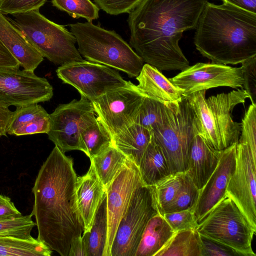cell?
I'll return each mask as SVG.
<instances>
[{
    "label": "cell",
    "mask_w": 256,
    "mask_h": 256,
    "mask_svg": "<svg viewBox=\"0 0 256 256\" xmlns=\"http://www.w3.org/2000/svg\"><path fill=\"white\" fill-rule=\"evenodd\" d=\"M50 114L40 104H34L16 107L12 112L7 127V134L20 136L48 134Z\"/></svg>",
    "instance_id": "21"
},
{
    "label": "cell",
    "mask_w": 256,
    "mask_h": 256,
    "mask_svg": "<svg viewBox=\"0 0 256 256\" xmlns=\"http://www.w3.org/2000/svg\"><path fill=\"white\" fill-rule=\"evenodd\" d=\"M50 114L49 140L64 153L72 150L82 152L80 132L96 118L92 102L81 96L79 100L58 105Z\"/></svg>",
    "instance_id": "11"
},
{
    "label": "cell",
    "mask_w": 256,
    "mask_h": 256,
    "mask_svg": "<svg viewBox=\"0 0 256 256\" xmlns=\"http://www.w3.org/2000/svg\"><path fill=\"white\" fill-rule=\"evenodd\" d=\"M223 3L238 7L247 11L256 13V0H222Z\"/></svg>",
    "instance_id": "46"
},
{
    "label": "cell",
    "mask_w": 256,
    "mask_h": 256,
    "mask_svg": "<svg viewBox=\"0 0 256 256\" xmlns=\"http://www.w3.org/2000/svg\"><path fill=\"white\" fill-rule=\"evenodd\" d=\"M139 90L146 95L162 102H174L182 97L183 90L176 86L160 70L148 64H144L136 77Z\"/></svg>",
    "instance_id": "22"
},
{
    "label": "cell",
    "mask_w": 256,
    "mask_h": 256,
    "mask_svg": "<svg viewBox=\"0 0 256 256\" xmlns=\"http://www.w3.org/2000/svg\"><path fill=\"white\" fill-rule=\"evenodd\" d=\"M8 107L0 100V138L7 136V127L12 113Z\"/></svg>",
    "instance_id": "45"
},
{
    "label": "cell",
    "mask_w": 256,
    "mask_h": 256,
    "mask_svg": "<svg viewBox=\"0 0 256 256\" xmlns=\"http://www.w3.org/2000/svg\"><path fill=\"white\" fill-rule=\"evenodd\" d=\"M222 150L214 149L198 133L194 136L186 172L200 190L216 168Z\"/></svg>",
    "instance_id": "20"
},
{
    "label": "cell",
    "mask_w": 256,
    "mask_h": 256,
    "mask_svg": "<svg viewBox=\"0 0 256 256\" xmlns=\"http://www.w3.org/2000/svg\"><path fill=\"white\" fill-rule=\"evenodd\" d=\"M0 40L24 70L34 72L44 57L0 12Z\"/></svg>",
    "instance_id": "18"
},
{
    "label": "cell",
    "mask_w": 256,
    "mask_h": 256,
    "mask_svg": "<svg viewBox=\"0 0 256 256\" xmlns=\"http://www.w3.org/2000/svg\"><path fill=\"white\" fill-rule=\"evenodd\" d=\"M202 256H246L239 251L199 234Z\"/></svg>",
    "instance_id": "38"
},
{
    "label": "cell",
    "mask_w": 256,
    "mask_h": 256,
    "mask_svg": "<svg viewBox=\"0 0 256 256\" xmlns=\"http://www.w3.org/2000/svg\"><path fill=\"white\" fill-rule=\"evenodd\" d=\"M198 232L244 254L256 256L252 247L256 228L233 200L225 196L198 222Z\"/></svg>",
    "instance_id": "8"
},
{
    "label": "cell",
    "mask_w": 256,
    "mask_h": 256,
    "mask_svg": "<svg viewBox=\"0 0 256 256\" xmlns=\"http://www.w3.org/2000/svg\"><path fill=\"white\" fill-rule=\"evenodd\" d=\"M155 256H202L199 233L196 229L175 232Z\"/></svg>",
    "instance_id": "27"
},
{
    "label": "cell",
    "mask_w": 256,
    "mask_h": 256,
    "mask_svg": "<svg viewBox=\"0 0 256 256\" xmlns=\"http://www.w3.org/2000/svg\"><path fill=\"white\" fill-rule=\"evenodd\" d=\"M87 242L84 235L74 238L72 242L68 256H87Z\"/></svg>",
    "instance_id": "44"
},
{
    "label": "cell",
    "mask_w": 256,
    "mask_h": 256,
    "mask_svg": "<svg viewBox=\"0 0 256 256\" xmlns=\"http://www.w3.org/2000/svg\"><path fill=\"white\" fill-rule=\"evenodd\" d=\"M256 160L249 146L238 142L236 165L226 194L232 198L256 228Z\"/></svg>",
    "instance_id": "16"
},
{
    "label": "cell",
    "mask_w": 256,
    "mask_h": 256,
    "mask_svg": "<svg viewBox=\"0 0 256 256\" xmlns=\"http://www.w3.org/2000/svg\"><path fill=\"white\" fill-rule=\"evenodd\" d=\"M77 176L72 158L56 146L41 166L32 192L38 238L61 256H68L73 239L84 224L76 196Z\"/></svg>",
    "instance_id": "2"
},
{
    "label": "cell",
    "mask_w": 256,
    "mask_h": 256,
    "mask_svg": "<svg viewBox=\"0 0 256 256\" xmlns=\"http://www.w3.org/2000/svg\"><path fill=\"white\" fill-rule=\"evenodd\" d=\"M105 192L106 187L90 162L87 173L82 176H78L76 186L77 204L84 226V232H90Z\"/></svg>",
    "instance_id": "19"
},
{
    "label": "cell",
    "mask_w": 256,
    "mask_h": 256,
    "mask_svg": "<svg viewBox=\"0 0 256 256\" xmlns=\"http://www.w3.org/2000/svg\"><path fill=\"white\" fill-rule=\"evenodd\" d=\"M199 194L200 190L186 172L182 188L172 202L166 207L163 214L194 208Z\"/></svg>",
    "instance_id": "34"
},
{
    "label": "cell",
    "mask_w": 256,
    "mask_h": 256,
    "mask_svg": "<svg viewBox=\"0 0 256 256\" xmlns=\"http://www.w3.org/2000/svg\"><path fill=\"white\" fill-rule=\"evenodd\" d=\"M242 64L243 88L248 96L252 104L256 106V56Z\"/></svg>",
    "instance_id": "39"
},
{
    "label": "cell",
    "mask_w": 256,
    "mask_h": 256,
    "mask_svg": "<svg viewBox=\"0 0 256 256\" xmlns=\"http://www.w3.org/2000/svg\"><path fill=\"white\" fill-rule=\"evenodd\" d=\"M208 0H142L128 14L130 44L148 64L160 70L189 66L178 42L196 28Z\"/></svg>",
    "instance_id": "1"
},
{
    "label": "cell",
    "mask_w": 256,
    "mask_h": 256,
    "mask_svg": "<svg viewBox=\"0 0 256 256\" xmlns=\"http://www.w3.org/2000/svg\"><path fill=\"white\" fill-rule=\"evenodd\" d=\"M80 140L82 152L90 159L112 144L110 133L97 117L80 132Z\"/></svg>",
    "instance_id": "30"
},
{
    "label": "cell",
    "mask_w": 256,
    "mask_h": 256,
    "mask_svg": "<svg viewBox=\"0 0 256 256\" xmlns=\"http://www.w3.org/2000/svg\"><path fill=\"white\" fill-rule=\"evenodd\" d=\"M152 132L170 173L186 172L190 146L198 132L194 114L186 96L176 102H164L162 119Z\"/></svg>",
    "instance_id": "6"
},
{
    "label": "cell",
    "mask_w": 256,
    "mask_h": 256,
    "mask_svg": "<svg viewBox=\"0 0 256 256\" xmlns=\"http://www.w3.org/2000/svg\"><path fill=\"white\" fill-rule=\"evenodd\" d=\"M174 232L163 216L156 214L148 221L134 256H155Z\"/></svg>",
    "instance_id": "23"
},
{
    "label": "cell",
    "mask_w": 256,
    "mask_h": 256,
    "mask_svg": "<svg viewBox=\"0 0 256 256\" xmlns=\"http://www.w3.org/2000/svg\"><path fill=\"white\" fill-rule=\"evenodd\" d=\"M241 123L238 142L247 144L256 160V106L251 104L246 111Z\"/></svg>",
    "instance_id": "36"
},
{
    "label": "cell",
    "mask_w": 256,
    "mask_h": 256,
    "mask_svg": "<svg viewBox=\"0 0 256 256\" xmlns=\"http://www.w3.org/2000/svg\"><path fill=\"white\" fill-rule=\"evenodd\" d=\"M47 0H0V12L14 14L39 10Z\"/></svg>",
    "instance_id": "40"
},
{
    "label": "cell",
    "mask_w": 256,
    "mask_h": 256,
    "mask_svg": "<svg viewBox=\"0 0 256 256\" xmlns=\"http://www.w3.org/2000/svg\"><path fill=\"white\" fill-rule=\"evenodd\" d=\"M20 64L0 40V69H19Z\"/></svg>",
    "instance_id": "43"
},
{
    "label": "cell",
    "mask_w": 256,
    "mask_h": 256,
    "mask_svg": "<svg viewBox=\"0 0 256 256\" xmlns=\"http://www.w3.org/2000/svg\"><path fill=\"white\" fill-rule=\"evenodd\" d=\"M237 144L222 150L216 168L200 190L194 208L198 222L225 196L235 168Z\"/></svg>",
    "instance_id": "17"
},
{
    "label": "cell",
    "mask_w": 256,
    "mask_h": 256,
    "mask_svg": "<svg viewBox=\"0 0 256 256\" xmlns=\"http://www.w3.org/2000/svg\"><path fill=\"white\" fill-rule=\"evenodd\" d=\"M98 7L110 15L128 13L142 0H93Z\"/></svg>",
    "instance_id": "41"
},
{
    "label": "cell",
    "mask_w": 256,
    "mask_h": 256,
    "mask_svg": "<svg viewBox=\"0 0 256 256\" xmlns=\"http://www.w3.org/2000/svg\"><path fill=\"white\" fill-rule=\"evenodd\" d=\"M36 226L32 216H22L18 218L0 220V236H12L24 238L32 236L31 232Z\"/></svg>",
    "instance_id": "35"
},
{
    "label": "cell",
    "mask_w": 256,
    "mask_h": 256,
    "mask_svg": "<svg viewBox=\"0 0 256 256\" xmlns=\"http://www.w3.org/2000/svg\"><path fill=\"white\" fill-rule=\"evenodd\" d=\"M206 90L186 97L195 116L198 134L214 149L222 150L238 142L241 123L232 117L234 108L248 98L244 88L206 98Z\"/></svg>",
    "instance_id": "4"
},
{
    "label": "cell",
    "mask_w": 256,
    "mask_h": 256,
    "mask_svg": "<svg viewBox=\"0 0 256 256\" xmlns=\"http://www.w3.org/2000/svg\"><path fill=\"white\" fill-rule=\"evenodd\" d=\"M52 6L74 18L92 22L99 17L100 8L90 0H52Z\"/></svg>",
    "instance_id": "32"
},
{
    "label": "cell",
    "mask_w": 256,
    "mask_h": 256,
    "mask_svg": "<svg viewBox=\"0 0 256 256\" xmlns=\"http://www.w3.org/2000/svg\"><path fill=\"white\" fill-rule=\"evenodd\" d=\"M22 216L10 198L0 194V220H10Z\"/></svg>",
    "instance_id": "42"
},
{
    "label": "cell",
    "mask_w": 256,
    "mask_h": 256,
    "mask_svg": "<svg viewBox=\"0 0 256 256\" xmlns=\"http://www.w3.org/2000/svg\"><path fill=\"white\" fill-rule=\"evenodd\" d=\"M144 185L138 166L127 158L111 182L106 186L107 199L108 236L104 256L110 250L119 222L126 213L136 190Z\"/></svg>",
    "instance_id": "14"
},
{
    "label": "cell",
    "mask_w": 256,
    "mask_h": 256,
    "mask_svg": "<svg viewBox=\"0 0 256 256\" xmlns=\"http://www.w3.org/2000/svg\"><path fill=\"white\" fill-rule=\"evenodd\" d=\"M145 186H151L170 173L166 160L152 136L138 166Z\"/></svg>",
    "instance_id": "25"
},
{
    "label": "cell",
    "mask_w": 256,
    "mask_h": 256,
    "mask_svg": "<svg viewBox=\"0 0 256 256\" xmlns=\"http://www.w3.org/2000/svg\"><path fill=\"white\" fill-rule=\"evenodd\" d=\"M127 158L112 143L90 160L98 177L106 187L113 180Z\"/></svg>",
    "instance_id": "29"
},
{
    "label": "cell",
    "mask_w": 256,
    "mask_h": 256,
    "mask_svg": "<svg viewBox=\"0 0 256 256\" xmlns=\"http://www.w3.org/2000/svg\"><path fill=\"white\" fill-rule=\"evenodd\" d=\"M158 213L150 186L142 185L138 188L119 222L110 256H134L148 221Z\"/></svg>",
    "instance_id": "9"
},
{
    "label": "cell",
    "mask_w": 256,
    "mask_h": 256,
    "mask_svg": "<svg viewBox=\"0 0 256 256\" xmlns=\"http://www.w3.org/2000/svg\"><path fill=\"white\" fill-rule=\"evenodd\" d=\"M12 16L7 18L44 58L60 66L83 60L73 34L64 26L46 18L39 10Z\"/></svg>",
    "instance_id": "7"
},
{
    "label": "cell",
    "mask_w": 256,
    "mask_h": 256,
    "mask_svg": "<svg viewBox=\"0 0 256 256\" xmlns=\"http://www.w3.org/2000/svg\"><path fill=\"white\" fill-rule=\"evenodd\" d=\"M146 96L130 81L128 84L112 90L91 102L97 118L109 132L112 139L134 124Z\"/></svg>",
    "instance_id": "12"
},
{
    "label": "cell",
    "mask_w": 256,
    "mask_h": 256,
    "mask_svg": "<svg viewBox=\"0 0 256 256\" xmlns=\"http://www.w3.org/2000/svg\"><path fill=\"white\" fill-rule=\"evenodd\" d=\"M78 51L88 61L102 64L136 77L144 61L114 30L94 24L92 22L70 24Z\"/></svg>",
    "instance_id": "5"
},
{
    "label": "cell",
    "mask_w": 256,
    "mask_h": 256,
    "mask_svg": "<svg viewBox=\"0 0 256 256\" xmlns=\"http://www.w3.org/2000/svg\"><path fill=\"white\" fill-rule=\"evenodd\" d=\"M162 216L174 232L196 229L198 224L194 208L166 212Z\"/></svg>",
    "instance_id": "37"
},
{
    "label": "cell",
    "mask_w": 256,
    "mask_h": 256,
    "mask_svg": "<svg viewBox=\"0 0 256 256\" xmlns=\"http://www.w3.org/2000/svg\"><path fill=\"white\" fill-rule=\"evenodd\" d=\"M168 80L174 85L183 90V96L219 86L243 88L241 66L232 67L213 62H198L189 66Z\"/></svg>",
    "instance_id": "15"
},
{
    "label": "cell",
    "mask_w": 256,
    "mask_h": 256,
    "mask_svg": "<svg viewBox=\"0 0 256 256\" xmlns=\"http://www.w3.org/2000/svg\"><path fill=\"white\" fill-rule=\"evenodd\" d=\"M164 102L146 96L139 107L134 124L152 131L162 119Z\"/></svg>",
    "instance_id": "33"
},
{
    "label": "cell",
    "mask_w": 256,
    "mask_h": 256,
    "mask_svg": "<svg viewBox=\"0 0 256 256\" xmlns=\"http://www.w3.org/2000/svg\"><path fill=\"white\" fill-rule=\"evenodd\" d=\"M185 172L172 173L150 186L160 214L174 200L184 183Z\"/></svg>",
    "instance_id": "31"
},
{
    "label": "cell",
    "mask_w": 256,
    "mask_h": 256,
    "mask_svg": "<svg viewBox=\"0 0 256 256\" xmlns=\"http://www.w3.org/2000/svg\"><path fill=\"white\" fill-rule=\"evenodd\" d=\"M56 72L64 83L76 88L81 96L90 102L130 82L124 80L118 70L84 60L60 66Z\"/></svg>",
    "instance_id": "10"
},
{
    "label": "cell",
    "mask_w": 256,
    "mask_h": 256,
    "mask_svg": "<svg viewBox=\"0 0 256 256\" xmlns=\"http://www.w3.org/2000/svg\"><path fill=\"white\" fill-rule=\"evenodd\" d=\"M53 88L44 78L34 72L0 69V100L16 107L50 100Z\"/></svg>",
    "instance_id": "13"
},
{
    "label": "cell",
    "mask_w": 256,
    "mask_h": 256,
    "mask_svg": "<svg viewBox=\"0 0 256 256\" xmlns=\"http://www.w3.org/2000/svg\"><path fill=\"white\" fill-rule=\"evenodd\" d=\"M52 250L38 238L0 236V256H51Z\"/></svg>",
    "instance_id": "28"
},
{
    "label": "cell",
    "mask_w": 256,
    "mask_h": 256,
    "mask_svg": "<svg viewBox=\"0 0 256 256\" xmlns=\"http://www.w3.org/2000/svg\"><path fill=\"white\" fill-rule=\"evenodd\" d=\"M152 132L133 124L112 138V143L126 157L138 166L152 138Z\"/></svg>",
    "instance_id": "24"
},
{
    "label": "cell",
    "mask_w": 256,
    "mask_h": 256,
    "mask_svg": "<svg viewBox=\"0 0 256 256\" xmlns=\"http://www.w3.org/2000/svg\"><path fill=\"white\" fill-rule=\"evenodd\" d=\"M87 242V256H104L108 236L107 199L104 195L95 214L91 228L83 232Z\"/></svg>",
    "instance_id": "26"
},
{
    "label": "cell",
    "mask_w": 256,
    "mask_h": 256,
    "mask_svg": "<svg viewBox=\"0 0 256 256\" xmlns=\"http://www.w3.org/2000/svg\"><path fill=\"white\" fill-rule=\"evenodd\" d=\"M195 29L196 48L213 63L236 64L256 56V13L208 2Z\"/></svg>",
    "instance_id": "3"
}]
</instances>
